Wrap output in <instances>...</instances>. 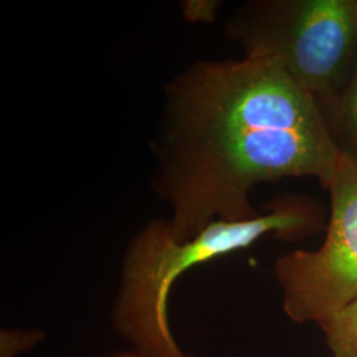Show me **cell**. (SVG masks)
Listing matches in <instances>:
<instances>
[{
    "label": "cell",
    "instance_id": "cell-1",
    "mask_svg": "<svg viewBox=\"0 0 357 357\" xmlns=\"http://www.w3.org/2000/svg\"><path fill=\"white\" fill-rule=\"evenodd\" d=\"M155 147V188L178 243L213 221L258 216L250 193L261 183L315 178L327 190L342 155L317 102L277 65L249 57L176 77Z\"/></svg>",
    "mask_w": 357,
    "mask_h": 357
},
{
    "label": "cell",
    "instance_id": "cell-2",
    "mask_svg": "<svg viewBox=\"0 0 357 357\" xmlns=\"http://www.w3.org/2000/svg\"><path fill=\"white\" fill-rule=\"evenodd\" d=\"M320 224L319 205L301 196L282 199L266 215L213 221L185 243L174 238L168 221H153L132 241L123 265L115 307L119 331L137 345L143 357H185L167 319L168 295L183 273L245 249L270 233L296 238L315 231Z\"/></svg>",
    "mask_w": 357,
    "mask_h": 357
},
{
    "label": "cell",
    "instance_id": "cell-3",
    "mask_svg": "<svg viewBox=\"0 0 357 357\" xmlns=\"http://www.w3.org/2000/svg\"><path fill=\"white\" fill-rule=\"evenodd\" d=\"M243 57L277 65L320 107L357 57V0H252L225 24Z\"/></svg>",
    "mask_w": 357,
    "mask_h": 357
},
{
    "label": "cell",
    "instance_id": "cell-4",
    "mask_svg": "<svg viewBox=\"0 0 357 357\" xmlns=\"http://www.w3.org/2000/svg\"><path fill=\"white\" fill-rule=\"evenodd\" d=\"M324 243L295 250L275 265L283 310L296 323L330 319L357 298V160L340 155L330 187Z\"/></svg>",
    "mask_w": 357,
    "mask_h": 357
},
{
    "label": "cell",
    "instance_id": "cell-5",
    "mask_svg": "<svg viewBox=\"0 0 357 357\" xmlns=\"http://www.w3.org/2000/svg\"><path fill=\"white\" fill-rule=\"evenodd\" d=\"M319 110L339 153L357 160V57L342 88Z\"/></svg>",
    "mask_w": 357,
    "mask_h": 357
},
{
    "label": "cell",
    "instance_id": "cell-6",
    "mask_svg": "<svg viewBox=\"0 0 357 357\" xmlns=\"http://www.w3.org/2000/svg\"><path fill=\"white\" fill-rule=\"evenodd\" d=\"M320 326L333 357H357V298Z\"/></svg>",
    "mask_w": 357,
    "mask_h": 357
}]
</instances>
